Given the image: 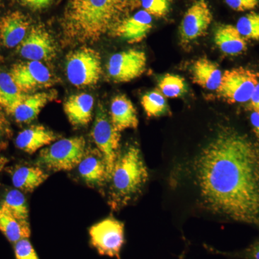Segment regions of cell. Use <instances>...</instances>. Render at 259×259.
<instances>
[{"label":"cell","instance_id":"1","mask_svg":"<svg viewBox=\"0 0 259 259\" xmlns=\"http://www.w3.org/2000/svg\"><path fill=\"white\" fill-rule=\"evenodd\" d=\"M168 194L186 212L259 229V144L220 124L197 150L166 161Z\"/></svg>","mask_w":259,"mask_h":259},{"label":"cell","instance_id":"2","mask_svg":"<svg viewBox=\"0 0 259 259\" xmlns=\"http://www.w3.org/2000/svg\"><path fill=\"white\" fill-rule=\"evenodd\" d=\"M129 0H71L65 8L61 28L70 44H92L111 30Z\"/></svg>","mask_w":259,"mask_h":259},{"label":"cell","instance_id":"3","mask_svg":"<svg viewBox=\"0 0 259 259\" xmlns=\"http://www.w3.org/2000/svg\"><path fill=\"white\" fill-rule=\"evenodd\" d=\"M148 180L141 150L136 145H130L119 154L110 177L114 204H127L142 190Z\"/></svg>","mask_w":259,"mask_h":259},{"label":"cell","instance_id":"4","mask_svg":"<svg viewBox=\"0 0 259 259\" xmlns=\"http://www.w3.org/2000/svg\"><path fill=\"white\" fill-rule=\"evenodd\" d=\"M86 153V141L74 137L55 141L39 153V166L53 171H70L79 166Z\"/></svg>","mask_w":259,"mask_h":259},{"label":"cell","instance_id":"5","mask_svg":"<svg viewBox=\"0 0 259 259\" xmlns=\"http://www.w3.org/2000/svg\"><path fill=\"white\" fill-rule=\"evenodd\" d=\"M65 69L66 77L76 88L93 87L102 74L101 56L92 48H79L66 56Z\"/></svg>","mask_w":259,"mask_h":259},{"label":"cell","instance_id":"6","mask_svg":"<svg viewBox=\"0 0 259 259\" xmlns=\"http://www.w3.org/2000/svg\"><path fill=\"white\" fill-rule=\"evenodd\" d=\"M259 81V74L253 70L237 67L226 70L223 74L216 95L230 105L250 101Z\"/></svg>","mask_w":259,"mask_h":259},{"label":"cell","instance_id":"7","mask_svg":"<svg viewBox=\"0 0 259 259\" xmlns=\"http://www.w3.org/2000/svg\"><path fill=\"white\" fill-rule=\"evenodd\" d=\"M94 143L106 163L107 179L110 181L117 158L120 154L121 134L112 125L110 116L103 105L97 107L92 131Z\"/></svg>","mask_w":259,"mask_h":259},{"label":"cell","instance_id":"8","mask_svg":"<svg viewBox=\"0 0 259 259\" xmlns=\"http://www.w3.org/2000/svg\"><path fill=\"white\" fill-rule=\"evenodd\" d=\"M10 76L24 94L47 90L57 83V79L40 61H26L13 65Z\"/></svg>","mask_w":259,"mask_h":259},{"label":"cell","instance_id":"9","mask_svg":"<svg viewBox=\"0 0 259 259\" xmlns=\"http://www.w3.org/2000/svg\"><path fill=\"white\" fill-rule=\"evenodd\" d=\"M90 236L91 244L100 255L120 259L125 242L123 223L115 218H106L91 227Z\"/></svg>","mask_w":259,"mask_h":259},{"label":"cell","instance_id":"10","mask_svg":"<svg viewBox=\"0 0 259 259\" xmlns=\"http://www.w3.org/2000/svg\"><path fill=\"white\" fill-rule=\"evenodd\" d=\"M147 56L137 49L121 51L113 54L107 62L109 78L116 83H126L140 77L146 69Z\"/></svg>","mask_w":259,"mask_h":259},{"label":"cell","instance_id":"11","mask_svg":"<svg viewBox=\"0 0 259 259\" xmlns=\"http://www.w3.org/2000/svg\"><path fill=\"white\" fill-rule=\"evenodd\" d=\"M19 55L27 61H51L57 54L55 40L41 24L32 25L28 35L17 49Z\"/></svg>","mask_w":259,"mask_h":259},{"label":"cell","instance_id":"12","mask_svg":"<svg viewBox=\"0 0 259 259\" xmlns=\"http://www.w3.org/2000/svg\"><path fill=\"white\" fill-rule=\"evenodd\" d=\"M212 13L205 0H197L186 11L180 26L182 45H188L204 36L212 22Z\"/></svg>","mask_w":259,"mask_h":259},{"label":"cell","instance_id":"13","mask_svg":"<svg viewBox=\"0 0 259 259\" xmlns=\"http://www.w3.org/2000/svg\"><path fill=\"white\" fill-rule=\"evenodd\" d=\"M152 27L153 17L143 10L120 20L111 31L114 36L120 37L128 44H138L146 38Z\"/></svg>","mask_w":259,"mask_h":259},{"label":"cell","instance_id":"14","mask_svg":"<svg viewBox=\"0 0 259 259\" xmlns=\"http://www.w3.org/2000/svg\"><path fill=\"white\" fill-rule=\"evenodd\" d=\"M31 26L30 19L21 12L7 13L0 18V42L7 49L18 47Z\"/></svg>","mask_w":259,"mask_h":259},{"label":"cell","instance_id":"15","mask_svg":"<svg viewBox=\"0 0 259 259\" xmlns=\"http://www.w3.org/2000/svg\"><path fill=\"white\" fill-rule=\"evenodd\" d=\"M55 90L28 94L17 105L11 116L18 123H30L35 120L48 104L57 99Z\"/></svg>","mask_w":259,"mask_h":259},{"label":"cell","instance_id":"16","mask_svg":"<svg viewBox=\"0 0 259 259\" xmlns=\"http://www.w3.org/2000/svg\"><path fill=\"white\" fill-rule=\"evenodd\" d=\"M95 100L93 95L82 93L70 96L64 104V110L74 127L88 125L93 119Z\"/></svg>","mask_w":259,"mask_h":259},{"label":"cell","instance_id":"17","mask_svg":"<svg viewBox=\"0 0 259 259\" xmlns=\"http://www.w3.org/2000/svg\"><path fill=\"white\" fill-rule=\"evenodd\" d=\"M110 118L113 127L119 133L139 126L137 111L134 104L125 95H118L112 100Z\"/></svg>","mask_w":259,"mask_h":259},{"label":"cell","instance_id":"18","mask_svg":"<svg viewBox=\"0 0 259 259\" xmlns=\"http://www.w3.org/2000/svg\"><path fill=\"white\" fill-rule=\"evenodd\" d=\"M58 135L41 125H34L23 130L17 136L15 144L19 149L32 154L37 150L55 142Z\"/></svg>","mask_w":259,"mask_h":259},{"label":"cell","instance_id":"19","mask_svg":"<svg viewBox=\"0 0 259 259\" xmlns=\"http://www.w3.org/2000/svg\"><path fill=\"white\" fill-rule=\"evenodd\" d=\"M78 170L80 176L89 185L99 187L108 181L106 163L98 150L85 153Z\"/></svg>","mask_w":259,"mask_h":259},{"label":"cell","instance_id":"20","mask_svg":"<svg viewBox=\"0 0 259 259\" xmlns=\"http://www.w3.org/2000/svg\"><path fill=\"white\" fill-rule=\"evenodd\" d=\"M192 81L204 90L216 91L219 88L223 73L219 66L207 58H200L192 66Z\"/></svg>","mask_w":259,"mask_h":259},{"label":"cell","instance_id":"21","mask_svg":"<svg viewBox=\"0 0 259 259\" xmlns=\"http://www.w3.org/2000/svg\"><path fill=\"white\" fill-rule=\"evenodd\" d=\"M214 41L226 55H241L247 50L246 40L233 25H221L214 32Z\"/></svg>","mask_w":259,"mask_h":259},{"label":"cell","instance_id":"22","mask_svg":"<svg viewBox=\"0 0 259 259\" xmlns=\"http://www.w3.org/2000/svg\"><path fill=\"white\" fill-rule=\"evenodd\" d=\"M49 177L41 167H18L12 175V180L15 188L24 192H32L42 185Z\"/></svg>","mask_w":259,"mask_h":259},{"label":"cell","instance_id":"23","mask_svg":"<svg viewBox=\"0 0 259 259\" xmlns=\"http://www.w3.org/2000/svg\"><path fill=\"white\" fill-rule=\"evenodd\" d=\"M0 231L10 243L29 238L30 228L28 221H21L14 217L0 206Z\"/></svg>","mask_w":259,"mask_h":259},{"label":"cell","instance_id":"24","mask_svg":"<svg viewBox=\"0 0 259 259\" xmlns=\"http://www.w3.org/2000/svg\"><path fill=\"white\" fill-rule=\"evenodd\" d=\"M26 95L17 86L10 73H0V106L8 115H11Z\"/></svg>","mask_w":259,"mask_h":259},{"label":"cell","instance_id":"25","mask_svg":"<svg viewBox=\"0 0 259 259\" xmlns=\"http://www.w3.org/2000/svg\"><path fill=\"white\" fill-rule=\"evenodd\" d=\"M141 103L148 117H161L169 111L166 98L158 89L145 93L141 97Z\"/></svg>","mask_w":259,"mask_h":259},{"label":"cell","instance_id":"26","mask_svg":"<svg viewBox=\"0 0 259 259\" xmlns=\"http://www.w3.org/2000/svg\"><path fill=\"white\" fill-rule=\"evenodd\" d=\"M0 206L18 219L28 221V204L20 191L13 190L8 192Z\"/></svg>","mask_w":259,"mask_h":259},{"label":"cell","instance_id":"27","mask_svg":"<svg viewBox=\"0 0 259 259\" xmlns=\"http://www.w3.org/2000/svg\"><path fill=\"white\" fill-rule=\"evenodd\" d=\"M158 90L166 98L176 99L184 96L187 92V85L180 75L166 74L158 81Z\"/></svg>","mask_w":259,"mask_h":259},{"label":"cell","instance_id":"28","mask_svg":"<svg viewBox=\"0 0 259 259\" xmlns=\"http://www.w3.org/2000/svg\"><path fill=\"white\" fill-rule=\"evenodd\" d=\"M236 27L245 40H259V13L250 12L241 17Z\"/></svg>","mask_w":259,"mask_h":259},{"label":"cell","instance_id":"29","mask_svg":"<svg viewBox=\"0 0 259 259\" xmlns=\"http://www.w3.org/2000/svg\"><path fill=\"white\" fill-rule=\"evenodd\" d=\"M145 11L156 18H163L168 14L171 0H141Z\"/></svg>","mask_w":259,"mask_h":259},{"label":"cell","instance_id":"30","mask_svg":"<svg viewBox=\"0 0 259 259\" xmlns=\"http://www.w3.org/2000/svg\"><path fill=\"white\" fill-rule=\"evenodd\" d=\"M14 250L16 259H39L28 238L20 240L15 243Z\"/></svg>","mask_w":259,"mask_h":259},{"label":"cell","instance_id":"31","mask_svg":"<svg viewBox=\"0 0 259 259\" xmlns=\"http://www.w3.org/2000/svg\"><path fill=\"white\" fill-rule=\"evenodd\" d=\"M231 9L236 12L253 10L258 7L259 0H225Z\"/></svg>","mask_w":259,"mask_h":259},{"label":"cell","instance_id":"32","mask_svg":"<svg viewBox=\"0 0 259 259\" xmlns=\"http://www.w3.org/2000/svg\"><path fill=\"white\" fill-rule=\"evenodd\" d=\"M20 4L32 10H41L50 6L54 0H19Z\"/></svg>","mask_w":259,"mask_h":259},{"label":"cell","instance_id":"33","mask_svg":"<svg viewBox=\"0 0 259 259\" xmlns=\"http://www.w3.org/2000/svg\"><path fill=\"white\" fill-rule=\"evenodd\" d=\"M10 132L9 122L7 120L4 110L0 106V145L8 137Z\"/></svg>","mask_w":259,"mask_h":259},{"label":"cell","instance_id":"34","mask_svg":"<svg viewBox=\"0 0 259 259\" xmlns=\"http://www.w3.org/2000/svg\"><path fill=\"white\" fill-rule=\"evenodd\" d=\"M248 107L253 111L258 112L259 113V81L257 86L255 87L254 92L250 98Z\"/></svg>","mask_w":259,"mask_h":259},{"label":"cell","instance_id":"35","mask_svg":"<svg viewBox=\"0 0 259 259\" xmlns=\"http://www.w3.org/2000/svg\"><path fill=\"white\" fill-rule=\"evenodd\" d=\"M250 124H251L252 129H253V134L255 138L259 142V113L257 112L253 111L250 116Z\"/></svg>","mask_w":259,"mask_h":259},{"label":"cell","instance_id":"36","mask_svg":"<svg viewBox=\"0 0 259 259\" xmlns=\"http://www.w3.org/2000/svg\"><path fill=\"white\" fill-rule=\"evenodd\" d=\"M249 255L252 259H259V243L250 250Z\"/></svg>","mask_w":259,"mask_h":259},{"label":"cell","instance_id":"37","mask_svg":"<svg viewBox=\"0 0 259 259\" xmlns=\"http://www.w3.org/2000/svg\"><path fill=\"white\" fill-rule=\"evenodd\" d=\"M8 163V158H5V156H2V155H0V172L4 169L5 166H6V164Z\"/></svg>","mask_w":259,"mask_h":259},{"label":"cell","instance_id":"38","mask_svg":"<svg viewBox=\"0 0 259 259\" xmlns=\"http://www.w3.org/2000/svg\"><path fill=\"white\" fill-rule=\"evenodd\" d=\"M2 1H3V0H0V8H1L2 6Z\"/></svg>","mask_w":259,"mask_h":259}]
</instances>
